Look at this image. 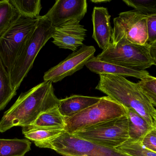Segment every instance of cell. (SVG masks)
Returning <instances> with one entry per match:
<instances>
[{
  "label": "cell",
  "mask_w": 156,
  "mask_h": 156,
  "mask_svg": "<svg viewBox=\"0 0 156 156\" xmlns=\"http://www.w3.org/2000/svg\"><path fill=\"white\" fill-rule=\"evenodd\" d=\"M138 142L146 148L156 153V128L153 127Z\"/></svg>",
  "instance_id": "4316f807"
},
{
  "label": "cell",
  "mask_w": 156,
  "mask_h": 156,
  "mask_svg": "<svg viewBox=\"0 0 156 156\" xmlns=\"http://www.w3.org/2000/svg\"><path fill=\"white\" fill-rule=\"evenodd\" d=\"M31 146L27 139H0V156H24Z\"/></svg>",
  "instance_id": "d6986e66"
},
{
  "label": "cell",
  "mask_w": 156,
  "mask_h": 156,
  "mask_svg": "<svg viewBox=\"0 0 156 156\" xmlns=\"http://www.w3.org/2000/svg\"><path fill=\"white\" fill-rule=\"evenodd\" d=\"M96 49L93 46L83 45L78 50L48 71L44 76V81L55 83L81 69L94 56Z\"/></svg>",
  "instance_id": "30bf717a"
},
{
  "label": "cell",
  "mask_w": 156,
  "mask_h": 156,
  "mask_svg": "<svg viewBox=\"0 0 156 156\" xmlns=\"http://www.w3.org/2000/svg\"><path fill=\"white\" fill-rule=\"evenodd\" d=\"M54 27L47 19L40 16L36 28L31 35L9 74L12 88L17 90L33 67L38 53L52 38Z\"/></svg>",
  "instance_id": "3957f363"
},
{
  "label": "cell",
  "mask_w": 156,
  "mask_h": 156,
  "mask_svg": "<svg viewBox=\"0 0 156 156\" xmlns=\"http://www.w3.org/2000/svg\"><path fill=\"white\" fill-rule=\"evenodd\" d=\"M53 83L44 81L28 91L21 93L0 121V132L14 126L32 125L40 114L59 104Z\"/></svg>",
  "instance_id": "6da1fadb"
},
{
  "label": "cell",
  "mask_w": 156,
  "mask_h": 156,
  "mask_svg": "<svg viewBox=\"0 0 156 156\" xmlns=\"http://www.w3.org/2000/svg\"><path fill=\"white\" fill-rule=\"evenodd\" d=\"M86 0H57L43 17L54 27L73 20L80 21L87 11Z\"/></svg>",
  "instance_id": "8fae6325"
},
{
  "label": "cell",
  "mask_w": 156,
  "mask_h": 156,
  "mask_svg": "<svg viewBox=\"0 0 156 156\" xmlns=\"http://www.w3.org/2000/svg\"><path fill=\"white\" fill-rule=\"evenodd\" d=\"M137 84L153 106L156 107V78L149 75Z\"/></svg>",
  "instance_id": "cb8c5ba5"
},
{
  "label": "cell",
  "mask_w": 156,
  "mask_h": 156,
  "mask_svg": "<svg viewBox=\"0 0 156 156\" xmlns=\"http://www.w3.org/2000/svg\"><path fill=\"white\" fill-rule=\"evenodd\" d=\"M19 16L9 0L0 1V38Z\"/></svg>",
  "instance_id": "44dd1931"
},
{
  "label": "cell",
  "mask_w": 156,
  "mask_h": 156,
  "mask_svg": "<svg viewBox=\"0 0 156 156\" xmlns=\"http://www.w3.org/2000/svg\"><path fill=\"white\" fill-rule=\"evenodd\" d=\"M39 17L20 15L0 38V57L9 73L36 28Z\"/></svg>",
  "instance_id": "5b68a950"
},
{
  "label": "cell",
  "mask_w": 156,
  "mask_h": 156,
  "mask_svg": "<svg viewBox=\"0 0 156 156\" xmlns=\"http://www.w3.org/2000/svg\"><path fill=\"white\" fill-rule=\"evenodd\" d=\"M147 40L146 45H152L156 43V14L147 16Z\"/></svg>",
  "instance_id": "484cf974"
},
{
  "label": "cell",
  "mask_w": 156,
  "mask_h": 156,
  "mask_svg": "<svg viewBox=\"0 0 156 156\" xmlns=\"http://www.w3.org/2000/svg\"><path fill=\"white\" fill-rule=\"evenodd\" d=\"M9 2L15 8L19 14L31 18L40 16L42 8L40 0H9Z\"/></svg>",
  "instance_id": "7402d4cb"
},
{
  "label": "cell",
  "mask_w": 156,
  "mask_h": 156,
  "mask_svg": "<svg viewBox=\"0 0 156 156\" xmlns=\"http://www.w3.org/2000/svg\"><path fill=\"white\" fill-rule=\"evenodd\" d=\"M115 148L130 156H156V153L146 148L139 142L130 140Z\"/></svg>",
  "instance_id": "603a6c76"
},
{
  "label": "cell",
  "mask_w": 156,
  "mask_h": 156,
  "mask_svg": "<svg viewBox=\"0 0 156 156\" xmlns=\"http://www.w3.org/2000/svg\"><path fill=\"white\" fill-rule=\"evenodd\" d=\"M126 109L108 96L69 118H65V131L70 134L96 125L126 115Z\"/></svg>",
  "instance_id": "277c9868"
},
{
  "label": "cell",
  "mask_w": 156,
  "mask_h": 156,
  "mask_svg": "<svg viewBox=\"0 0 156 156\" xmlns=\"http://www.w3.org/2000/svg\"><path fill=\"white\" fill-rule=\"evenodd\" d=\"M93 32L92 38L103 50L112 43L113 29L111 25V16L108 9L104 7H94L93 12Z\"/></svg>",
  "instance_id": "4fadbf2b"
},
{
  "label": "cell",
  "mask_w": 156,
  "mask_h": 156,
  "mask_svg": "<svg viewBox=\"0 0 156 156\" xmlns=\"http://www.w3.org/2000/svg\"><path fill=\"white\" fill-rule=\"evenodd\" d=\"M16 94V91L12 88L10 74L0 57V111Z\"/></svg>",
  "instance_id": "ffe728a7"
},
{
  "label": "cell",
  "mask_w": 156,
  "mask_h": 156,
  "mask_svg": "<svg viewBox=\"0 0 156 156\" xmlns=\"http://www.w3.org/2000/svg\"><path fill=\"white\" fill-rule=\"evenodd\" d=\"M147 45L111 44L96 56L101 61L111 62L136 71H146L154 65Z\"/></svg>",
  "instance_id": "8992f818"
},
{
  "label": "cell",
  "mask_w": 156,
  "mask_h": 156,
  "mask_svg": "<svg viewBox=\"0 0 156 156\" xmlns=\"http://www.w3.org/2000/svg\"><path fill=\"white\" fill-rule=\"evenodd\" d=\"M80 22L73 20L54 27L52 42L60 49L78 50L83 45L87 31Z\"/></svg>",
  "instance_id": "7c38bea8"
},
{
  "label": "cell",
  "mask_w": 156,
  "mask_h": 156,
  "mask_svg": "<svg viewBox=\"0 0 156 156\" xmlns=\"http://www.w3.org/2000/svg\"><path fill=\"white\" fill-rule=\"evenodd\" d=\"M42 148L52 149L63 156H130L116 148L103 146L66 132Z\"/></svg>",
  "instance_id": "9c48e42d"
},
{
  "label": "cell",
  "mask_w": 156,
  "mask_h": 156,
  "mask_svg": "<svg viewBox=\"0 0 156 156\" xmlns=\"http://www.w3.org/2000/svg\"><path fill=\"white\" fill-rule=\"evenodd\" d=\"M65 132L64 130L39 128L32 125L22 127V132L25 137L40 148H42L45 144L54 141Z\"/></svg>",
  "instance_id": "2e32d148"
},
{
  "label": "cell",
  "mask_w": 156,
  "mask_h": 156,
  "mask_svg": "<svg viewBox=\"0 0 156 156\" xmlns=\"http://www.w3.org/2000/svg\"><path fill=\"white\" fill-rule=\"evenodd\" d=\"M147 17L135 10L120 13L113 20L112 44L146 45Z\"/></svg>",
  "instance_id": "ba28073f"
},
{
  "label": "cell",
  "mask_w": 156,
  "mask_h": 156,
  "mask_svg": "<svg viewBox=\"0 0 156 156\" xmlns=\"http://www.w3.org/2000/svg\"><path fill=\"white\" fill-rule=\"evenodd\" d=\"M101 97L74 95L59 100L58 109L65 118L71 117L95 104Z\"/></svg>",
  "instance_id": "9a60e30c"
},
{
  "label": "cell",
  "mask_w": 156,
  "mask_h": 156,
  "mask_svg": "<svg viewBox=\"0 0 156 156\" xmlns=\"http://www.w3.org/2000/svg\"><path fill=\"white\" fill-rule=\"evenodd\" d=\"M126 111L130 137L129 140L134 142H140L153 126L150 125L143 117L134 110L126 109Z\"/></svg>",
  "instance_id": "e0dca14e"
},
{
  "label": "cell",
  "mask_w": 156,
  "mask_h": 156,
  "mask_svg": "<svg viewBox=\"0 0 156 156\" xmlns=\"http://www.w3.org/2000/svg\"><path fill=\"white\" fill-rule=\"evenodd\" d=\"M85 66L92 72L96 74L132 77L143 79L150 75L147 71H136L111 62L101 61L94 56L86 63Z\"/></svg>",
  "instance_id": "5bb4252c"
},
{
  "label": "cell",
  "mask_w": 156,
  "mask_h": 156,
  "mask_svg": "<svg viewBox=\"0 0 156 156\" xmlns=\"http://www.w3.org/2000/svg\"><path fill=\"white\" fill-rule=\"evenodd\" d=\"M153 126L156 128V114L153 118Z\"/></svg>",
  "instance_id": "f546056e"
},
{
  "label": "cell",
  "mask_w": 156,
  "mask_h": 156,
  "mask_svg": "<svg viewBox=\"0 0 156 156\" xmlns=\"http://www.w3.org/2000/svg\"><path fill=\"white\" fill-rule=\"evenodd\" d=\"M123 2L144 14H156V0H123Z\"/></svg>",
  "instance_id": "d4e9b609"
},
{
  "label": "cell",
  "mask_w": 156,
  "mask_h": 156,
  "mask_svg": "<svg viewBox=\"0 0 156 156\" xmlns=\"http://www.w3.org/2000/svg\"><path fill=\"white\" fill-rule=\"evenodd\" d=\"M91 2L94 3H101L108 2H111V1H108V0H96V1H91Z\"/></svg>",
  "instance_id": "f1b7e54d"
},
{
  "label": "cell",
  "mask_w": 156,
  "mask_h": 156,
  "mask_svg": "<svg viewBox=\"0 0 156 156\" xmlns=\"http://www.w3.org/2000/svg\"><path fill=\"white\" fill-rule=\"evenodd\" d=\"M150 54L154 60V65L156 66V43L149 47Z\"/></svg>",
  "instance_id": "83f0119b"
},
{
  "label": "cell",
  "mask_w": 156,
  "mask_h": 156,
  "mask_svg": "<svg viewBox=\"0 0 156 156\" xmlns=\"http://www.w3.org/2000/svg\"><path fill=\"white\" fill-rule=\"evenodd\" d=\"M32 125L39 128L65 130V117L60 113L57 106L40 114Z\"/></svg>",
  "instance_id": "ac0fdd59"
},
{
  "label": "cell",
  "mask_w": 156,
  "mask_h": 156,
  "mask_svg": "<svg viewBox=\"0 0 156 156\" xmlns=\"http://www.w3.org/2000/svg\"><path fill=\"white\" fill-rule=\"evenodd\" d=\"M95 89L126 109L135 111L153 126L156 109L137 83L130 81L123 76L100 74V80Z\"/></svg>",
  "instance_id": "7a4b0ae2"
},
{
  "label": "cell",
  "mask_w": 156,
  "mask_h": 156,
  "mask_svg": "<svg viewBox=\"0 0 156 156\" xmlns=\"http://www.w3.org/2000/svg\"><path fill=\"white\" fill-rule=\"evenodd\" d=\"M72 135L103 146L115 148L130 138L128 118L126 114L88 127Z\"/></svg>",
  "instance_id": "52a82bcc"
}]
</instances>
